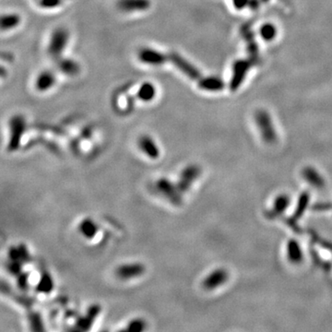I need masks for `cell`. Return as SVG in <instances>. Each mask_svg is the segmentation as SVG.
<instances>
[{
  "label": "cell",
  "instance_id": "6da1fadb",
  "mask_svg": "<svg viewBox=\"0 0 332 332\" xmlns=\"http://www.w3.org/2000/svg\"><path fill=\"white\" fill-rule=\"evenodd\" d=\"M256 122L260 129L263 140L269 144H272L277 140V134L272 125V122L270 116L263 112H257L256 115Z\"/></svg>",
  "mask_w": 332,
  "mask_h": 332
},
{
  "label": "cell",
  "instance_id": "7a4b0ae2",
  "mask_svg": "<svg viewBox=\"0 0 332 332\" xmlns=\"http://www.w3.org/2000/svg\"><path fill=\"white\" fill-rule=\"evenodd\" d=\"M68 38H69V34L66 30L63 28L57 29L53 33L50 39L49 46H48V52L50 55L53 56L54 58L59 57L66 48Z\"/></svg>",
  "mask_w": 332,
  "mask_h": 332
},
{
  "label": "cell",
  "instance_id": "3957f363",
  "mask_svg": "<svg viewBox=\"0 0 332 332\" xmlns=\"http://www.w3.org/2000/svg\"><path fill=\"white\" fill-rule=\"evenodd\" d=\"M168 61L172 62L174 66H176L182 73L187 76L192 80H199L200 79V72L196 68V66H193L187 59L181 57L180 55L176 53H171L168 55Z\"/></svg>",
  "mask_w": 332,
  "mask_h": 332
},
{
  "label": "cell",
  "instance_id": "277c9868",
  "mask_svg": "<svg viewBox=\"0 0 332 332\" xmlns=\"http://www.w3.org/2000/svg\"><path fill=\"white\" fill-rule=\"evenodd\" d=\"M25 130V120L22 116H14L10 121V141L8 144V149L10 150L16 149L20 142L21 136L23 135Z\"/></svg>",
  "mask_w": 332,
  "mask_h": 332
},
{
  "label": "cell",
  "instance_id": "5b68a950",
  "mask_svg": "<svg viewBox=\"0 0 332 332\" xmlns=\"http://www.w3.org/2000/svg\"><path fill=\"white\" fill-rule=\"evenodd\" d=\"M229 274L224 269H217L208 275L202 282V286L205 290H215L218 287L224 285L228 281Z\"/></svg>",
  "mask_w": 332,
  "mask_h": 332
},
{
  "label": "cell",
  "instance_id": "8992f818",
  "mask_svg": "<svg viewBox=\"0 0 332 332\" xmlns=\"http://www.w3.org/2000/svg\"><path fill=\"white\" fill-rule=\"evenodd\" d=\"M139 59L142 63L148 65L160 66L168 61V55H165L157 50L143 48L139 53Z\"/></svg>",
  "mask_w": 332,
  "mask_h": 332
},
{
  "label": "cell",
  "instance_id": "52a82bcc",
  "mask_svg": "<svg viewBox=\"0 0 332 332\" xmlns=\"http://www.w3.org/2000/svg\"><path fill=\"white\" fill-rule=\"evenodd\" d=\"M157 187L159 190L164 194L167 199L171 200L174 204L181 203V191L179 190L178 187L170 182L166 178H162L157 182Z\"/></svg>",
  "mask_w": 332,
  "mask_h": 332
},
{
  "label": "cell",
  "instance_id": "ba28073f",
  "mask_svg": "<svg viewBox=\"0 0 332 332\" xmlns=\"http://www.w3.org/2000/svg\"><path fill=\"white\" fill-rule=\"evenodd\" d=\"M145 268L141 263H127L119 266L116 269V276L122 280L137 278L144 273Z\"/></svg>",
  "mask_w": 332,
  "mask_h": 332
},
{
  "label": "cell",
  "instance_id": "9c48e42d",
  "mask_svg": "<svg viewBox=\"0 0 332 332\" xmlns=\"http://www.w3.org/2000/svg\"><path fill=\"white\" fill-rule=\"evenodd\" d=\"M290 204V196H288L287 194L278 195L274 199L272 208L266 212V216L269 219H275L278 216L282 215V213L289 208Z\"/></svg>",
  "mask_w": 332,
  "mask_h": 332
},
{
  "label": "cell",
  "instance_id": "30bf717a",
  "mask_svg": "<svg viewBox=\"0 0 332 332\" xmlns=\"http://www.w3.org/2000/svg\"><path fill=\"white\" fill-rule=\"evenodd\" d=\"M200 170L197 166H187L186 169H184L177 185L179 190L181 192L187 190L190 187L191 184L198 178Z\"/></svg>",
  "mask_w": 332,
  "mask_h": 332
},
{
  "label": "cell",
  "instance_id": "8fae6325",
  "mask_svg": "<svg viewBox=\"0 0 332 332\" xmlns=\"http://www.w3.org/2000/svg\"><path fill=\"white\" fill-rule=\"evenodd\" d=\"M302 175L304 179L307 181L311 187L315 188H322L325 187L326 181L320 173L312 166H307L303 169Z\"/></svg>",
  "mask_w": 332,
  "mask_h": 332
},
{
  "label": "cell",
  "instance_id": "7c38bea8",
  "mask_svg": "<svg viewBox=\"0 0 332 332\" xmlns=\"http://www.w3.org/2000/svg\"><path fill=\"white\" fill-rule=\"evenodd\" d=\"M286 257L291 264H300L304 260V251L300 243L295 239H290L286 245Z\"/></svg>",
  "mask_w": 332,
  "mask_h": 332
},
{
  "label": "cell",
  "instance_id": "4fadbf2b",
  "mask_svg": "<svg viewBox=\"0 0 332 332\" xmlns=\"http://www.w3.org/2000/svg\"><path fill=\"white\" fill-rule=\"evenodd\" d=\"M117 7L125 12L144 11L150 7L149 0H119Z\"/></svg>",
  "mask_w": 332,
  "mask_h": 332
},
{
  "label": "cell",
  "instance_id": "5bb4252c",
  "mask_svg": "<svg viewBox=\"0 0 332 332\" xmlns=\"http://www.w3.org/2000/svg\"><path fill=\"white\" fill-rule=\"evenodd\" d=\"M139 146L141 150L152 160L158 159L160 156V149L157 144L149 136H142L139 140Z\"/></svg>",
  "mask_w": 332,
  "mask_h": 332
},
{
  "label": "cell",
  "instance_id": "9a60e30c",
  "mask_svg": "<svg viewBox=\"0 0 332 332\" xmlns=\"http://www.w3.org/2000/svg\"><path fill=\"white\" fill-rule=\"evenodd\" d=\"M56 83V77L50 71H43L36 79L35 86L40 91H46L51 89Z\"/></svg>",
  "mask_w": 332,
  "mask_h": 332
},
{
  "label": "cell",
  "instance_id": "2e32d148",
  "mask_svg": "<svg viewBox=\"0 0 332 332\" xmlns=\"http://www.w3.org/2000/svg\"><path fill=\"white\" fill-rule=\"evenodd\" d=\"M199 86L205 91H221L224 88V83L216 77H208L199 80Z\"/></svg>",
  "mask_w": 332,
  "mask_h": 332
},
{
  "label": "cell",
  "instance_id": "e0dca14e",
  "mask_svg": "<svg viewBox=\"0 0 332 332\" xmlns=\"http://www.w3.org/2000/svg\"><path fill=\"white\" fill-rule=\"evenodd\" d=\"M79 229H80V232L83 233V235L85 238L91 239L98 232L99 227H98V224L94 223L93 220H91L90 218H87V219L83 220V222L80 224Z\"/></svg>",
  "mask_w": 332,
  "mask_h": 332
},
{
  "label": "cell",
  "instance_id": "ac0fdd59",
  "mask_svg": "<svg viewBox=\"0 0 332 332\" xmlns=\"http://www.w3.org/2000/svg\"><path fill=\"white\" fill-rule=\"evenodd\" d=\"M100 310H101V308H100L99 306H97V305L92 306L89 309L87 315L83 316V318H81L76 326H78L80 330H88L91 327V323L93 322L94 318L99 314Z\"/></svg>",
  "mask_w": 332,
  "mask_h": 332
},
{
  "label": "cell",
  "instance_id": "d6986e66",
  "mask_svg": "<svg viewBox=\"0 0 332 332\" xmlns=\"http://www.w3.org/2000/svg\"><path fill=\"white\" fill-rule=\"evenodd\" d=\"M58 68L67 76H75L80 72L78 63L69 58H63L58 62Z\"/></svg>",
  "mask_w": 332,
  "mask_h": 332
},
{
  "label": "cell",
  "instance_id": "ffe728a7",
  "mask_svg": "<svg viewBox=\"0 0 332 332\" xmlns=\"http://www.w3.org/2000/svg\"><path fill=\"white\" fill-rule=\"evenodd\" d=\"M156 95V89L151 83H143L138 92V97L143 102H149Z\"/></svg>",
  "mask_w": 332,
  "mask_h": 332
},
{
  "label": "cell",
  "instance_id": "44dd1931",
  "mask_svg": "<svg viewBox=\"0 0 332 332\" xmlns=\"http://www.w3.org/2000/svg\"><path fill=\"white\" fill-rule=\"evenodd\" d=\"M249 65H247L246 62H237L234 66V75L232 78V88H236L237 86H239L243 80V78H245L246 73L249 69Z\"/></svg>",
  "mask_w": 332,
  "mask_h": 332
},
{
  "label": "cell",
  "instance_id": "7402d4cb",
  "mask_svg": "<svg viewBox=\"0 0 332 332\" xmlns=\"http://www.w3.org/2000/svg\"><path fill=\"white\" fill-rule=\"evenodd\" d=\"M21 22V18L17 14L3 15L1 18V29L3 31L10 30L17 27Z\"/></svg>",
  "mask_w": 332,
  "mask_h": 332
},
{
  "label": "cell",
  "instance_id": "603a6c76",
  "mask_svg": "<svg viewBox=\"0 0 332 332\" xmlns=\"http://www.w3.org/2000/svg\"><path fill=\"white\" fill-rule=\"evenodd\" d=\"M309 202V194L308 193H303L300 196L299 199L298 208L296 209V212L294 213V218H300L307 209V205Z\"/></svg>",
  "mask_w": 332,
  "mask_h": 332
},
{
  "label": "cell",
  "instance_id": "cb8c5ba5",
  "mask_svg": "<svg viewBox=\"0 0 332 332\" xmlns=\"http://www.w3.org/2000/svg\"><path fill=\"white\" fill-rule=\"evenodd\" d=\"M53 289V281L49 275L44 274L38 284V290L42 292H48Z\"/></svg>",
  "mask_w": 332,
  "mask_h": 332
},
{
  "label": "cell",
  "instance_id": "d4e9b609",
  "mask_svg": "<svg viewBox=\"0 0 332 332\" xmlns=\"http://www.w3.org/2000/svg\"><path fill=\"white\" fill-rule=\"evenodd\" d=\"M145 328H146V324L142 319H134L128 323L126 330L131 331V332H141V331H144Z\"/></svg>",
  "mask_w": 332,
  "mask_h": 332
},
{
  "label": "cell",
  "instance_id": "484cf974",
  "mask_svg": "<svg viewBox=\"0 0 332 332\" xmlns=\"http://www.w3.org/2000/svg\"><path fill=\"white\" fill-rule=\"evenodd\" d=\"M276 33V30L274 26L270 24L264 25L261 29V35L265 40H271L273 39Z\"/></svg>",
  "mask_w": 332,
  "mask_h": 332
},
{
  "label": "cell",
  "instance_id": "4316f807",
  "mask_svg": "<svg viewBox=\"0 0 332 332\" xmlns=\"http://www.w3.org/2000/svg\"><path fill=\"white\" fill-rule=\"evenodd\" d=\"M42 6L44 8H55L61 3V0H42Z\"/></svg>",
  "mask_w": 332,
  "mask_h": 332
},
{
  "label": "cell",
  "instance_id": "83f0119b",
  "mask_svg": "<svg viewBox=\"0 0 332 332\" xmlns=\"http://www.w3.org/2000/svg\"><path fill=\"white\" fill-rule=\"evenodd\" d=\"M332 208V203H321V204H315L313 208L316 209V210H328Z\"/></svg>",
  "mask_w": 332,
  "mask_h": 332
},
{
  "label": "cell",
  "instance_id": "f1b7e54d",
  "mask_svg": "<svg viewBox=\"0 0 332 332\" xmlns=\"http://www.w3.org/2000/svg\"><path fill=\"white\" fill-rule=\"evenodd\" d=\"M234 2V5L235 7H237L238 8H241L243 6H245L248 2V0H233Z\"/></svg>",
  "mask_w": 332,
  "mask_h": 332
}]
</instances>
